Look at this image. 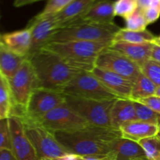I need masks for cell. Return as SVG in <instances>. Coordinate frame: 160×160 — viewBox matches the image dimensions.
I'll list each match as a JSON object with an SVG mask.
<instances>
[{
    "instance_id": "6da1fadb",
    "label": "cell",
    "mask_w": 160,
    "mask_h": 160,
    "mask_svg": "<svg viewBox=\"0 0 160 160\" xmlns=\"http://www.w3.org/2000/svg\"><path fill=\"white\" fill-rule=\"evenodd\" d=\"M52 134L67 152L81 156L110 154L112 142L122 137L119 129L90 124L75 131Z\"/></svg>"
},
{
    "instance_id": "7a4b0ae2",
    "label": "cell",
    "mask_w": 160,
    "mask_h": 160,
    "mask_svg": "<svg viewBox=\"0 0 160 160\" xmlns=\"http://www.w3.org/2000/svg\"><path fill=\"white\" fill-rule=\"evenodd\" d=\"M28 59L35 73L38 88L62 92L73 77L82 71L69 65L59 55L46 48Z\"/></svg>"
},
{
    "instance_id": "3957f363",
    "label": "cell",
    "mask_w": 160,
    "mask_h": 160,
    "mask_svg": "<svg viewBox=\"0 0 160 160\" xmlns=\"http://www.w3.org/2000/svg\"><path fill=\"white\" fill-rule=\"evenodd\" d=\"M111 43L95 42H51L45 48L55 52L69 65L78 70L92 72L99 53Z\"/></svg>"
},
{
    "instance_id": "277c9868",
    "label": "cell",
    "mask_w": 160,
    "mask_h": 160,
    "mask_svg": "<svg viewBox=\"0 0 160 160\" xmlns=\"http://www.w3.org/2000/svg\"><path fill=\"white\" fill-rule=\"evenodd\" d=\"M120 29L121 28L114 23L101 24L81 20L58 30L49 43L77 41L112 43L116 34Z\"/></svg>"
},
{
    "instance_id": "5b68a950",
    "label": "cell",
    "mask_w": 160,
    "mask_h": 160,
    "mask_svg": "<svg viewBox=\"0 0 160 160\" xmlns=\"http://www.w3.org/2000/svg\"><path fill=\"white\" fill-rule=\"evenodd\" d=\"M12 101L10 115L22 116L33 91L38 88V81L31 62L26 59L18 71L8 80Z\"/></svg>"
},
{
    "instance_id": "8992f818",
    "label": "cell",
    "mask_w": 160,
    "mask_h": 160,
    "mask_svg": "<svg viewBox=\"0 0 160 160\" xmlns=\"http://www.w3.org/2000/svg\"><path fill=\"white\" fill-rule=\"evenodd\" d=\"M20 117L23 120L27 137L34 147L39 159L43 158L53 159L68 154L54 134L42 126L38 121L25 117Z\"/></svg>"
},
{
    "instance_id": "52a82bcc",
    "label": "cell",
    "mask_w": 160,
    "mask_h": 160,
    "mask_svg": "<svg viewBox=\"0 0 160 160\" xmlns=\"http://www.w3.org/2000/svg\"><path fill=\"white\" fill-rule=\"evenodd\" d=\"M116 100L99 101L66 95L67 106L82 117L88 124L105 128H112L110 112Z\"/></svg>"
},
{
    "instance_id": "ba28073f",
    "label": "cell",
    "mask_w": 160,
    "mask_h": 160,
    "mask_svg": "<svg viewBox=\"0 0 160 160\" xmlns=\"http://www.w3.org/2000/svg\"><path fill=\"white\" fill-rule=\"evenodd\" d=\"M66 95L87 99L112 100L119 98L108 89L92 72L81 71L64 87Z\"/></svg>"
},
{
    "instance_id": "9c48e42d",
    "label": "cell",
    "mask_w": 160,
    "mask_h": 160,
    "mask_svg": "<svg viewBox=\"0 0 160 160\" xmlns=\"http://www.w3.org/2000/svg\"><path fill=\"white\" fill-rule=\"evenodd\" d=\"M65 102L66 95L61 91L36 88L31 93L24 112L20 117L38 120Z\"/></svg>"
},
{
    "instance_id": "30bf717a",
    "label": "cell",
    "mask_w": 160,
    "mask_h": 160,
    "mask_svg": "<svg viewBox=\"0 0 160 160\" xmlns=\"http://www.w3.org/2000/svg\"><path fill=\"white\" fill-rule=\"evenodd\" d=\"M95 67L113 72L134 83L140 76L141 67L122 53L108 46L98 55Z\"/></svg>"
},
{
    "instance_id": "8fae6325",
    "label": "cell",
    "mask_w": 160,
    "mask_h": 160,
    "mask_svg": "<svg viewBox=\"0 0 160 160\" xmlns=\"http://www.w3.org/2000/svg\"><path fill=\"white\" fill-rule=\"evenodd\" d=\"M37 121L52 133L75 131L89 125L82 117L69 107L66 102Z\"/></svg>"
},
{
    "instance_id": "7c38bea8",
    "label": "cell",
    "mask_w": 160,
    "mask_h": 160,
    "mask_svg": "<svg viewBox=\"0 0 160 160\" xmlns=\"http://www.w3.org/2000/svg\"><path fill=\"white\" fill-rule=\"evenodd\" d=\"M10 134L11 151L17 160H40L34 147L27 137L23 120L20 117L10 115L8 118Z\"/></svg>"
},
{
    "instance_id": "4fadbf2b",
    "label": "cell",
    "mask_w": 160,
    "mask_h": 160,
    "mask_svg": "<svg viewBox=\"0 0 160 160\" xmlns=\"http://www.w3.org/2000/svg\"><path fill=\"white\" fill-rule=\"evenodd\" d=\"M31 31V44L27 59L31 58L45 48L50 42L55 33L59 30L54 15L48 17H34L27 27Z\"/></svg>"
},
{
    "instance_id": "5bb4252c",
    "label": "cell",
    "mask_w": 160,
    "mask_h": 160,
    "mask_svg": "<svg viewBox=\"0 0 160 160\" xmlns=\"http://www.w3.org/2000/svg\"><path fill=\"white\" fill-rule=\"evenodd\" d=\"M95 76L119 98L131 99L133 82L113 72L95 67L92 70Z\"/></svg>"
},
{
    "instance_id": "9a60e30c",
    "label": "cell",
    "mask_w": 160,
    "mask_h": 160,
    "mask_svg": "<svg viewBox=\"0 0 160 160\" xmlns=\"http://www.w3.org/2000/svg\"><path fill=\"white\" fill-rule=\"evenodd\" d=\"M98 0H74L67 7L54 15L58 28H65L81 21L92 6Z\"/></svg>"
},
{
    "instance_id": "2e32d148",
    "label": "cell",
    "mask_w": 160,
    "mask_h": 160,
    "mask_svg": "<svg viewBox=\"0 0 160 160\" xmlns=\"http://www.w3.org/2000/svg\"><path fill=\"white\" fill-rule=\"evenodd\" d=\"M153 45L154 43L134 44L125 42H112L109 47L124 55L142 68V66L150 59Z\"/></svg>"
},
{
    "instance_id": "e0dca14e",
    "label": "cell",
    "mask_w": 160,
    "mask_h": 160,
    "mask_svg": "<svg viewBox=\"0 0 160 160\" xmlns=\"http://www.w3.org/2000/svg\"><path fill=\"white\" fill-rule=\"evenodd\" d=\"M111 153L116 160H135L146 158L145 151L140 144L121 137L112 143Z\"/></svg>"
},
{
    "instance_id": "ac0fdd59",
    "label": "cell",
    "mask_w": 160,
    "mask_h": 160,
    "mask_svg": "<svg viewBox=\"0 0 160 160\" xmlns=\"http://www.w3.org/2000/svg\"><path fill=\"white\" fill-rule=\"evenodd\" d=\"M137 120L134 101L126 98H117L110 112L111 127L120 130L123 124Z\"/></svg>"
},
{
    "instance_id": "d6986e66",
    "label": "cell",
    "mask_w": 160,
    "mask_h": 160,
    "mask_svg": "<svg viewBox=\"0 0 160 160\" xmlns=\"http://www.w3.org/2000/svg\"><path fill=\"white\" fill-rule=\"evenodd\" d=\"M159 127L141 120H134L124 123L120 128L122 137L138 142L147 138L156 136L159 132Z\"/></svg>"
},
{
    "instance_id": "ffe728a7",
    "label": "cell",
    "mask_w": 160,
    "mask_h": 160,
    "mask_svg": "<svg viewBox=\"0 0 160 160\" xmlns=\"http://www.w3.org/2000/svg\"><path fill=\"white\" fill-rule=\"evenodd\" d=\"M1 40L11 51L27 59L31 44V31L28 28L3 34Z\"/></svg>"
},
{
    "instance_id": "44dd1931",
    "label": "cell",
    "mask_w": 160,
    "mask_h": 160,
    "mask_svg": "<svg viewBox=\"0 0 160 160\" xmlns=\"http://www.w3.org/2000/svg\"><path fill=\"white\" fill-rule=\"evenodd\" d=\"M114 2L111 0H98L92 6L81 20L101 24L113 23Z\"/></svg>"
},
{
    "instance_id": "7402d4cb",
    "label": "cell",
    "mask_w": 160,
    "mask_h": 160,
    "mask_svg": "<svg viewBox=\"0 0 160 160\" xmlns=\"http://www.w3.org/2000/svg\"><path fill=\"white\" fill-rule=\"evenodd\" d=\"M26 58L11 51L1 41L0 42V73L7 80L18 71Z\"/></svg>"
},
{
    "instance_id": "603a6c76",
    "label": "cell",
    "mask_w": 160,
    "mask_h": 160,
    "mask_svg": "<svg viewBox=\"0 0 160 160\" xmlns=\"http://www.w3.org/2000/svg\"><path fill=\"white\" fill-rule=\"evenodd\" d=\"M156 38V36L148 30L134 31L121 28L117 33L112 42H125L134 44L154 43Z\"/></svg>"
},
{
    "instance_id": "cb8c5ba5",
    "label": "cell",
    "mask_w": 160,
    "mask_h": 160,
    "mask_svg": "<svg viewBox=\"0 0 160 160\" xmlns=\"http://www.w3.org/2000/svg\"><path fill=\"white\" fill-rule=\"evenodd\" d=\"M157 86L143 73L133 83L131 100L139 101L143 98L155 95Z\"/></svg>"
},
{
    "instance_id": "d4e9b609",
    "label": "cell",
    "mask_w": 160,
    "mask_h": 160,
    "mask_svg": "<svg viewBox=\"0 0 160 160\" xmlns=\"http://www.w3.org/2000/svg\"><path fill=\"white\" fill-rule=\"evenodd\" d=\"M12 109V101L8 80L0 73V117L7 119Z\"/></svg>"
},
{
    "instance_id": "484cf974",
    "label": "cell",
    "mask_w": 160,
    "mask_h": 160,
    "mask_svg": "<svg viewBox=\"0 0 160 160\" xmlns=\"http://www.w3.org/2000/svg\"><path fill=\"white\" fill-rule=\"evenodd\" d=\"M137 120L160 126V114L140 102L134 101Z\"/></svg>"
},
{
    "instance_id": "4316f807",
    "label": "cell",
    "mask_w": 160,
    "mask_h": 160,
    "mask_svg": "<svg viewBox=\"0 0 160 160\" xmlns=\"http://www.w3.org/2000/svg\"><path fill=\"white\" fill-rule=\"evenodd\" d=\"M138 143L149 160H160V138L157 135L139 141Z\"/></svg>"
},
{
    "instance_id": "83f0119b",
    "label": "cell",
    "mask_w": 160,
    "mask_h": 160,
    "mask_svg": "<svg viewBox=\"0 0 160 160\" xmlns=\"http://www.w3.org/2000/svg\"><path fill=\"white\" fill-rule=\"evenodd\" d=\"M126 20V29L129 31H141L146 30L148 23L145 19L144 11L138 8L132 14L125 18Z\"/></svg>"
},
{
    "instance_id": "f1b7e54d",
    "label": "cell",
    "mask_w": 160,
    "mask_h": 160,
    "mask_svg": "<svg viewBox=\"0 0 160 160\" xmlns=\"http://www.w3.org/2000/svg\"><path fill=\"white\" fill-rule=\"evenodd\" d=\"M138 8V0H117L114 2L115 16L127 18Z\"/></svg>"
},
{
    "instance_id": "f546056e",
    "label": "cell",
    "mask_w": 160,
    "mask_h": 160,
    "mask_svg": "<svg viewBox=\"0 0 160 160\" xmlns=\"http://www.w3.org/2000/svg\"><path fill=\"white\" fill-rule=\"evenodd\" d=\"M73 1L74 0H48L43 10L38 14L36 17L42 18L48 16L56 15Z\"/></svg>"
},
{
    "instance_id": "4dcf8cb0",
    "label": "cell",
    "mask_w": 160,
    "mask_h": 160,
    "mask_svg": "<svg viewBox=\"0 0 160 160\" xmlns=\"http://www.w3.org/2000/svg\"><path fill=\"white\" fill-rule=\"evenodd\" d=\"M142 72L148 77L157 87L160 86V63L152 59L147 61L142 67Z\"/></svg>"
},
{
    "instance_id": "1f68e13d",
    "label": "cell",
    "mask_w": 160,
    "mask_h": 160,
    "mask_svg": "<svg viewBox=\"0 0 160 160\" xmlns=\"http://www.w3.org/2000/svg\"><path fill=\"white\" fill-rule=\"evenodd\" d=\"M11 150L10 134L7 119H0V151Z\"/></svg>"
},
{
    "instance_id": "d6a6232c",
    "label": "cell",
    "mask_w": 160,
    "mask_h": 160,
    "mask_svg": "<svg viewBox=\"0 0 160 160\" xmlns=\"http://www.w3.org/2000/svg\"><path fill=\"white\" fill-rule=\"evenodd\" d=\"M148 24L155 23L160 17V0H152L149 6L144 11Z\"/></svg>"
},
{
    "instance_id": "836d02e7",
    "label": "cell",
    "mask_w": 160,
    "mask_h": 160,
    "mask_svg": "<svg viewBox=\"0 0 160 160\" xmlns=\"http://www.w3.org/2000/svg\"><path fill=\"white\" fill-rule=\"evenodd\" d=\"M137 102H140L146 105L147 106L151 108L155 112L160 114V97L156 96V95H152V96L143 98V99L139 100V101Z\"/></svg>"
},
{
    "instance_id": "e575fe53",
    "label": "cell",
    "mask_w": 160,
    "mask_h": 160,
    "mask_svg": "<svg viewBox=\"0 0 160 160\" xmlns=\"http://www.w3.org/2000/svg\"><path fill=\"white\" fill-rule=\"evenodd\" d=\"M78 160H116L112 153L108 155H95V156H78Z\"/></svg>"
},
{
    "instance_id": "d590c367",
    "label": "cell",
    "mask_w": 160,
    "mask_h": 160,
    "mask_svg": "<svg viewBox=\"0 0 160 160\" xmlns=\"http://www.w3.org/2000/svg\"><path fill=\"white\" fill-rule=\"evenodd\" d=\"M150 59H152L153 61H156V62H158L160 63V45L154 43L152 47V50Z\"/></svg>"
},
{
    "instance_id": "8d00e7d4",
    "label": "cell",
    "mask_w": 160,
    "mask_h": 160,
    "mask_svg": "<svg viewBox=\"0 0 160 160\" xmlns=\"http://www.w3.org/2000/svg\"><path fill=\"white\" fill-rule=\"evenodd\" d=\"M0 160H17L9 149H4L0 151Z\"/></svg>"
},
{
    "instance_id": "74e56055",
    "label": "cell",
    "mask_w": 160,
    "mask_h": 160,
    "mask_svg": "<svg viewBox=\"0 0 160 160\" xmlns=\"http://www.w3.org/2000/svg\"><path fill=\"white\" fill-rule=\"evenodd\" d=\"M34 2H36V0H15L13 5L16 7H20V6L31 4V3Z\"/></svg>"
},
{
    "instance_id": "f35d334b",
    "label": "cell",
    "mask_w": 160,
    "mask_h": 160,
    "mask_svg": "<svg viewBox=\"0 0 160 160\" xmlns=\"http://www.w3.org/2000/svg\"><path fill=\"white\" fill-rule=\"evenodd\" d=\"M152 0H138V8L142 10L145 11L147 8L149 6L150 3H151Z\"/></svg>"
},
{
    "instance_id": "ab89813d",
    "label": "cell",
    "mask_w": 160,
    "mask_h": 160,
    "mask_svg": "<svg viewBox=\"0 0 160 160\" xmlns=\"http://www.w3.org/2000/svg\"><path fill=\"white\" fill-rule=\"evenodd\" d=\"M56 160H78V156L75 154H70V153H68V154L65 155L63 156H61V157L55 158Z\"/></svg>"
},
{
    "instance_id": "60d3db41",
    "label": "cell",
    "mask_w": 160,
    "mask_h": 160,
    "mask_svg": "<svg viewBox=\"0 0 160 160\" xmlns=\"http://www.w3.org/2000/svg\"><path fill=\"white\" fill-rule=\"evenodd\" d=\"M155 95L160 97V86H159V87H157V88H156V93H155Z\"/></svg>"
},
{
    "instance_id": "b9f144b4",
    "label": "cell",
    "mask_w": 160,
    "mask_h": 160,
    "mask_svg": "<svg viewBox=\"0 0 160 160\" xmlns=\"http://www.w3.org/2000/svg\"><path fill=\"white\" fill-rule=\"evenodd\" d=\"M154 43H156V44H157V45H160V38H159L158 37H156V40H155Z\"/></svg>"
},
{
    "instance_id": "7bdbcfd3",
    "label": "cell",
    "mask_w": 160,
    "mask_h": 160,
    "mask_svg": "<svg viewBox=\"0 0 160 160\" xmlns=\"http://www.w3.org/2000/svg\"><path fill=\"white\" fill-rule=\"evenodd\" d=\"M40 160H56V159H55V158H43V159H40Z\"/></svg>"
},
{
    "instance_id": "ee69618b",
    "label": "cell",
    "mask_w": 160,
    "mask_h": 160,
    "mask_svg": "<svg viewBox=\"0 0 160 160\" xmlns=\"http://www.w3.org/2000/svg\"><path fill=\"white\" fill-rule=\"evenodd\" d=\"M157 136L159 138H160V126H159V132H158V134H157Z\"/></svg>"
},
{
    "instance_id": "f6af8a7d",
    "label": "cell",
    "mask_w": 160,
    "mask_h": 160,
    "mask_svg": "<svg viewBox=\"0 0 160 160\" xmlns=\"http://www.w3.org/2000/svg\"><path fill=\"white\" fill-rule=\"evenodd\" d=\"M135 160H149V159H147V158H145V159H135Z\"/></svg>"
},
{
    "instance_id": "bcb514c9",
    "label": "cell",
    "mask_w": 160,
    "mask_h": 160,
    "mask_svg": "<svg viewBox=\"0 0 160 160\" xmlns=\"http://www.w3.org/2000/svg\"><path fill=\"white\" fill-rule=\"evenodd\" d=\"M38 1H42V0H36V2H38Z\"/></svg>"
},
{
    "instance_id": "7dc6e473",
    "label": "cell",
    "mask_w": 160,
    "mask_h": 160,
    "mask_svg": "<svg viewBox=\"0 0 160 160\" xmlns=\"http://www.w3.org/2000/svg\"><path fill=\"white\" fill-rule=\"evenodd\" d=\"M1 41H2L1 40V36H0V42H1Z\"/></svg>"
},
{
    "instance_id": "c3c4849f",
    "label": "cell",
    "mask_w": 160,
    "mask_h": 160,
    "mask_svg": "<svg viewBox=\"0 0 160 160\" xmlns=\"http://www.w3.org/2000/svg\"><path fill=\"white\" fill-rule=\"evenodd\" d=\"M158 38H160V36H159V37H158Z\"/></svg>"
},
{
    "instance_id": "681fc988",
    "label": "cell",
    "mask_w": 160,
    "mask_h": 160,
    "mask_svg": "<svg viewBox=\"0 0 160 160\" xmlns=\"http://www.w3.org/2000/svg\"><path fill=\"white\" fill-rule=\"evenodd\" d=\"M0 119H1V117H0Z\"/></svg>"
}]
</instances>
